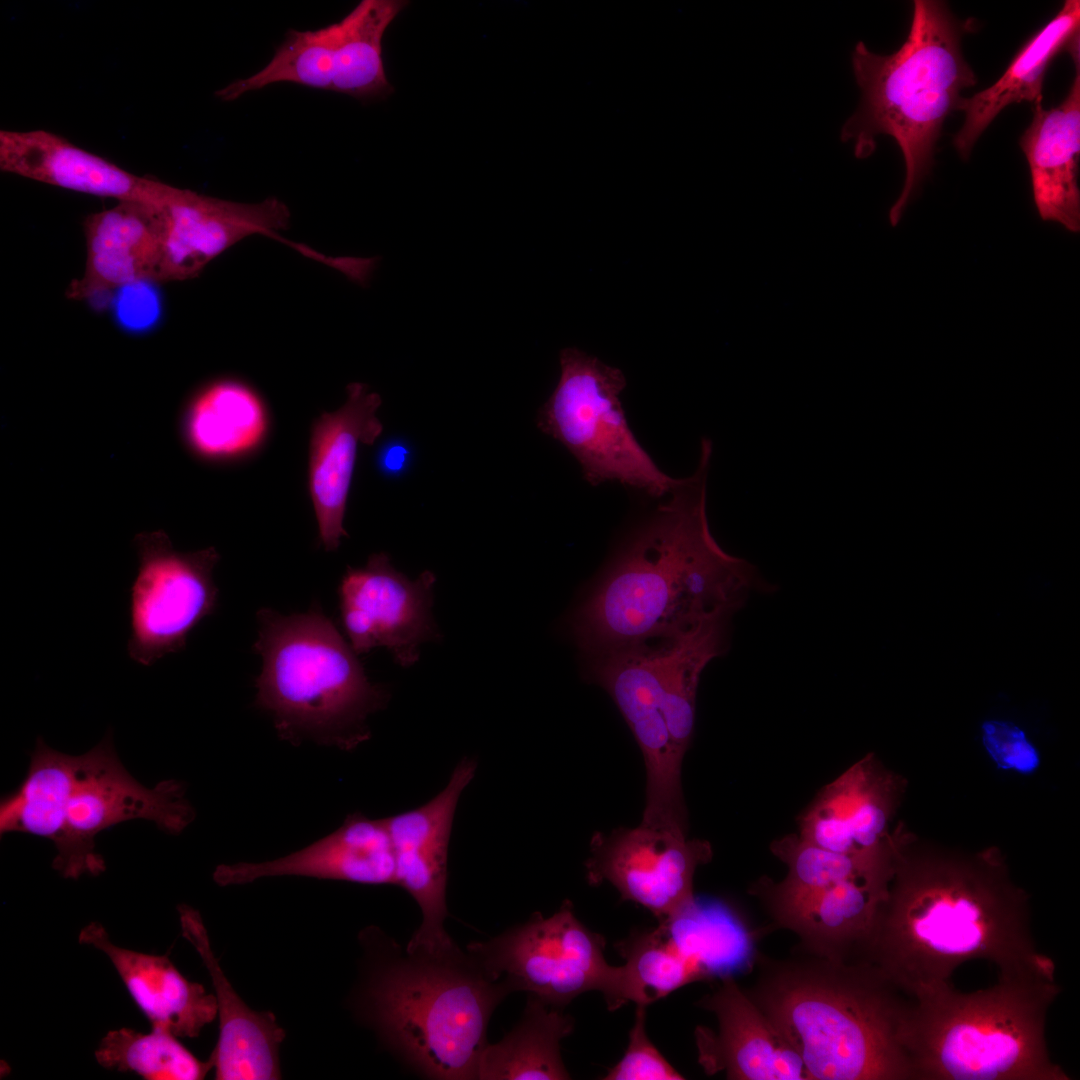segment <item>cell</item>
Returning <instances> with one entry per match:
<instances>
[{
    "label": "cell",
    "mask_w": 1080,
    "mask_h": 1080,
    "mask_svg": "<svg viewBox=\"0 0 1080 1080\" xmlns=\"http://www.w3.org/2000/svg\"><path fill=\"white\" fill-rule=\"evenodd\" d=\"M184 786L164 780L147 788L119 760L109 732L81 755L49 747L40 737L18 788L0 803V835L32 834L53 842L52 865L61 876L78 879L106 870L95 837L118 823L145 819L179 834L194 819Z\"/></svg>",
    "instance_id": "7"
},
{
    "label": "cell",
    "mask_w": 1080,
    "mask_h": 1080,
    "mask_svg": "<svg viewBox=\"0 0 1080 1080\" xmlns=\"http://www.w3.org/2000/svg\"><path fill=\"white\" fill-rule=\"evenodd\" d=\"M407 5L404 0H362L342 18L344 62L333 92L358 100L382 99L392 93L383 63L382 41L389 25Z\"/></svg>",
    "instance_id": "33"
},
{
    "label": "cell",
    "mask_w": 1080,
    "mask_h": 1080,
    "mask_svg": "<svg viewBox=\"0 0 1080 1080\" xmlns=\"http://www.w3.org/2000/svg\"><path fill=\"white\" fill-rule=\"evenodd\" d=\"M1055 972L999 974L971 993L941 982L917 991L904 1029L914 1080H1069L1050 1057L1046 1020Z\"/></svg>",
    "instance_id": "6"
},
{
    "label": "cell",
    "mask_w": 1080,
    "mask_h": 1080,
    "mask_svg": "<svg viewBox=\"0 0 1080 1080\" xmlns=\"http://www.w3.org/2000/svg\"><path fill=\"white\" fill-rule=\"evenodd\" d=\"M659 923L653 929L634 931L616 944L626 960L622 966L625 1004L648 1006L692 981L706 979L711 972L667 922Z\"/></svg>",
    "instance_id": "31"
},
{
    "label": "cell",
    "mask_w": 1080,
    "mask_h": 1080,
    "mask_svg": "<svg viewBox=\"0 0 1080 1080\" xmlns=\"http://www.w3.org/2000/svg\"><path fill=\"white\" fill-rule=\"evenodd\" d=\"M563 1010L529 994L518 1024L483 1049L478 1080L571 1079L560 1044L572 1033L574 1019Z\"/></svg>",
    "instance_id": "29"
},
{
    "label": "cell",
    "mask_w": 1080,
    "mask_h": 1080,
    "mask_svg": "<svg viewBox=\"0 0 1080 1080\" xmlns=\"http://www.w3.org/2000/svg\"><path fill=\"white\" fill-rule=\"evenodd\" d=\"M436 577L431 571L409 579L385 553L364 567H348L339 586L340 614L357 655L384 647L403 667L415 664L421 645L440 639L432 614Z\"/></svg>",
    "instance_id": "14"
},
{
    "label": "cell",
    "mask_w": 1080,
    "mask_h": 1080,
    "mask_svg": "<svg viewBox=\"0 0 1080 1080\" xmlns=\"http://www.w3.org/2000/svg\"><path fill=\"white\" fill-rule=\"evenodd\" d=\"M253 650L262 659L255 705L278 735L351 750L370 737L367 718L390 694L368 679L358 655L317 603L282 615L261 608Z\"/></svg>",
    "instance_id": "8"
},
{
    "label": "cell",
    "mask_w": 1080,
    "mask_h": 1080,
    "mask_svg": "<svg viewBox=\"0 0 1080 1080\" xmlns=\"http://www.w3.org/2000/svg\"><path fill=\"white\" fill-rule=\"evenodd\" d=\"M736 613L723 610L702 619L662 651V708L672 741L683 757L693 735L700 676L727 649L730 621Z\"/></svg>",
    "instance_id": "30"
},
{
    "label": "cell",
    "mask_w": 1080,
    "mask_h": 1080,
    "mask_svg": "<svg viewBox=\"0 0 1080 1080\" xmlns=\"http://www.w3.org/2000/svg\"><path fill=\"white\" fill-rule=\"evenodd\" d=\"M772 853L788 872L779 883L769 878L756 882L751 893L759 898L778 928L786 925L819 894L846 880L868 878L891 882L899 841L888 850L846 854L830 851L803 840L798 834L771 844Z\"/></svg>",
    "instance_id": "26"
},
{
    "label": "cell",
    "mask_w": 1080,
    "mask_h": 1080,
    "mask_svg": "<svg viewBox=\"0 0 1080 1080\" xmlns=\"http://www.w3.org/2000/svg\"><path fill=\"white\" fill-rule=\"evenodd\" d=\"M138 571L130 589V658L151 666L186 647L190 632L218 605L214 547L194 552L174 549L163 530L134 538Z\"/></svg>",
    "instance_id": "11"
},
{
    "label": "cell",
    "mask_w": 1080,
    "mask_h": 1080,
    "mask_svg": "<svg viewBox=\"0 0 1080 1080\" xmlns=\"http://www.w3.org/2000/svg\"><path fill=\"white\" fill-rule=\"evenodd\" d=\"M864 959L910 997L973 959L999 974L1055 971L1035 947L1029 895L998 847L959 850L906 827Z\"/></svg>",
    "instance_id": "1"
},
{
    "label": "cell",
    "mask_w": 1080,
    "mask_h": 1080,
    "mask_svg": "<svg viewBox=\"0 0 1080 1080\" xmlns=\"http://www.w3.org/2000/svg\"><path fill=\"white\" fill-rule=\"evenodd\" d=\"M746 993L800 1056L808 1080H914L912 997L866 960L760 955Z\"/></svg>",
    "instance_id": "3"
},
{
    "label": "cell",
    "mask_w": 1080,
    "mask_h": 1080,
    "mask_svg": "<svg viewBox=\"0 0 1080 1080\" xmlns=\"http://www.w3.org/2000/svg\"><path fill=\"white\" fill-rule=\"evenodd\" d=\"M668 643L620 647L583 658L587 679L611 696L643 754L646 803L641 824L687 833L683 756L662 708L660 660Z\"/></svg>",
    "instance_id": "12"
},
{
    "label": "cell",
    "mask_w": 1080,
    "mask_h": 1080,
    "mask_svg": "<svg viewBox=\"0 0 1080 1080\" xmlns=\"http://www.w3.org/2000/svg\"><path fill=\"white\" fill-rule=\"evenodd\" d=\"M273 876H304L366 885L396 884V859L385 819L350 814L331 834L285 857L219 865L214 881L239 885Z\"/></svg>",
    "instance_id": "21"
},
{
    "label": "cell",
    "mask_w": 1080,
    "mask_h": 1080,
    "mask_svg": "<svg viewBox=\"0 0 1080 1080\" xmlns=\"http://www.w3.org/2000/svg\"><path fill=\"white\" fill-rule=\"evenodd\" d=\"M711 858L707 841L640 823L594 835L587 878L592 885L609 882L623 900L641 905L662 922L694 905V874Z\"/></svg>",
    "instance_id": "13"
},
{
    "label": "cell",
    "mask_w": 1080,
    "mask_h": 1080,
    "mask_svg": "<svg viewBox=\"0 0 1080 1080\" xmlns=\"http://www.w3.org/2000/svg\"><path fill=\"white\" fill-rule=\"evenodd\" d=\"M182 936L195 948L215 990L219 1038L209 1060L219 1080L280 1078L279 1046L285 1032L270 1012L250 1009L225 976L211 948L201 915L178 907Z\"/></svg>",
    "instance_id": "23"
},
{
    "label": "cell",
    "mask_w": 1080,
    "mask_h": 1080,
    "mask_svg": "<svg viewBox=\"0 0 1080 1080\" xmlns=\"http://www.w3.org/2000/svg\"><path fill=\"white\" fill-rule=\"evenodd\" d=\"M710 440L694 473L621 545L565 625L583 657L671 641L722 610L739 611L751 592L772 593L749 561L727 553L707 517Z\"/></svg>",
    "instance_id": "2"
},
{
    "label": "cell",
    "mask_w": 1080,
    "mask_h": 1080,
    "mask_svg": "<svg viewBox=\"0 0 1080 1080\" xmlns=\"http://www.w3.org/2000/svg\"><path fill=\"white\" fill-rule=\"evenodd\" d=\"M164 205L141 201L89 214L83 223L86 260L67 298L89 300L142 282H160L165 234Z\"/></svg>",
    "instance_id": "19"
},
{
    "label": "cell",
    "mask_w": 1080,
    "mask_h": 1080,
    "mask_svg": "<svg viewBox=\"0 0 1080 1080\" xmlns=\"http://www.w3.org/2000/svg\"><path fill=\"white\" fill-rule=\"evenodd\" d=\"M266 429V415L257 394L233 380L204 388L193 400L186 431L190 445L205 457L241 454L258 444Z\"/></svg>",
    "instance_id": "32"
},
{
    "label": "cell",
    "mask_w": 1080,
    "mask_h": 1080,
    "mask_svg": "<svg viewBox=\"0 0 1080 1080\" xmlns=\"http://www.w3.org/2000/svg\"><path fill=\"white\" fill-rule=\"evenodd\" d=\"M697 1006L713 1013L717 1031L695 1029L698 1062L708 1075L732 1080H808L803 1062L768 1017L731 976Z\"/></svg>",
    "instance_id": "18"
},
{
    "label": "cell",
    "mask_w": 1080,
    "mask_h": 1080,
    "mask_svg": "<svg viewBox=\"0 0 1080 1080\" xmlns=\"http://www.w3.org/2000/svg\"><path fill=\"white\" fill-rule=\"evenodd\" d=\"M1019 144L1028 162L1039 216L1079 232L1080 70L1060 105L1044 109L1042 97L1033 103L1031 124Z\"/></svg>",
    "instance_id": "25"
},
{
    "label": "cell",
    "mask_w": 1080,
    "mask_h": 1080,
    "mask_svg": "<svg viewBox=\"0 0 1080 1080\" xmlns=\"http://www.w3.org/2000/svg\"><path fill=\"white\" fill-rule=\"evenodd\" d=\"M561 375L539 410L537 426L561 442L596 486L618 481L650 496L669 493L676 479L662 472L629 428L619 395L626 379L577 348L560 352Z\"/></svg>",
    "instance_id": "9"
},
{
    "label": "cell",
    "mask_w": 1080,
    "mask_h": 1080,
    "mask_svg": "<svg viewBox=\"0 0 1080 1080\" xmlns=\"http://www.w3.org/2000/svg\"><path fill=\"white\" fill-rule=\"evenodd\" d=\"M407 457L408 451L404 446L392 445L384 452L382 464L386 470L397 472L405 466Z\"/></svg>",
    "instance_id": "37"
},
{
    "label": "cell",
    "mask_w": 1080,
    "mask_h": 1080,
    "mask_svg": "<svg viewBox=\"0 0 1080 1080\" xmlns=\"http://www.w3.org/2000/svg\"><path fill=\"white\" fill-rule=\"evenodd\" d=\"M0 169L80 193L161 206L177 189L124 170L46 130H1Z\"/></svg>",
    "instance_id": "20"
},
{
    "label": "cell",
    "mask_w": 1080,
    "mask_h": 1080,
    "mask_svg": "<svg viewBox=\"0 0 1080 1080\" xmlns=\"http://www.w3.org/2000/svg\"><path fill=\"white\" fill-rule=\"evenodd\" d=\"M646 1007L636 1005L634 1024L629 1033L628 1047L604 1080H682L679 1073L661 1054L646 1034Z\"/></svg>",
    "instance_id": "35"
},
{
    "label": "cell",
    "mask_w": 1080,
    "mask_h": 1080,
    "mask_svg": "<svg viewBox=\"0 0 1080 1080\" xmlns=\"http://www.w3.org/2000/svg\"><path fill=\"white\" fill-rule=\"evenodd\" d=\"M982 742L997 768L1024 775L1035 772L1040 754L1025 733L1006 721L991 720L982 725Z\"/></svg>",
    "instance_id": "36"
},
{
    "label": "cell",
    "mask_w": 1080,
    "mask_h": 1080,
    "mask_svg": "<svg viewBox=\"0 0 1080 1080\" xmlns=\"http://www.w3.org/2000/svg\"><path fill=\"white\" fill-rule=\"evenodd\" d=\"M1080 1L1066 0L1057 14L1035 33L1012 59L1003 75L991 86L963 97L958 111L964 122L953 144L960 157L968 159L980 135L1008 105L1042 97L1046 70L1053 57L1079 31Z\"/></svg>",
    "instance_id": "28"
},
{
    "label": "cell",
    "mask_w": 1080,
    "mask_h": 1080,
    "mask_svg": "<svg viewBox=\"0 0 1080 1080\" xmlns=\"http://www.w3.org/2000/svg\"><path fill=\"white\" fill-rule=\"evenodd\" d=\"M476 768L475 760L463 758L446 787L430 801L385 818L395 853L396 884L413 897L422 913L409 950H439L454 942L444 928L448 845L458 800Z\"/></svg>",
    "instance_id": "16"
},
{
    "label": "cell",
    "mask_w": 1080,
    "mask_h": 1080,
    "mask_svg": "<svg viewBox=\"0 0 1080 1080\" xmlns=\"http://www.w3.org/2000/svg\"><path fill=\"white\" fill-rule=\"evenodd\" d=\"M383 942L361 995L367 1020L419 1075L478 1079L490 1018L510 994L505 984L455 942L434 951Z\"/></svg>",
    "instance_id": "4"
},
{
    "label": "cell",
    "mask_w": 1080,
    "mask_h": 1080,
    "mask_svg": "<svg viewBox=\"0 0 1080 1080\" xmlns=\"http://www.w3.org/2000/svg\"><path fill=\"white\" fill-rule=\"evenodd\" d=\"M604 948V937L588 929L565 900L553 915L536 912L490 940L469 943L466 950L510 993L526 991L564 1009L579 995L598 991L614 1011L625 1005L623 970L607 963Z\"/></svg>",
    "instance_id": "10"
},
{
    "label": "cell",
    "mask_w": 1080,
    "mask_h": 1080,
    "mask_svg": "<svg viewBox=\"0 0 1080 1080\" xmlns=\"http://www.w3.org/2000/svg\"><path fill=\"white\" fill-rule=\"evenodd\" d=\"M906 787L905 778L868 754L821 791L800 818L798 835L839 853L885 850L896 840L890 826Z\"/></svg>",
    "instance_id": "17"
},
{
    "label": "cell",
    "mask_w": 1080,
    "mask_h": 1080,
    "mask_svg": "<svg viewBox=\"0 0 1080 1080\" xmlns=\"http://www.w3.org/2000/svg\"><path fill=\"white\" fill-rule=\"evenodd\" d=\"M165 234L160 282L197 277L226 250L252 235H264L330 266L331 256L281 234L290 225L288 206L276 197L242 203L178 188L164 205Z\"/></svg>",
    "instance_id": "15"
},
{
    "label": "cell",
    "mask_w": 1080,
    "mask_h": 1080,
    "mask_svg": "<svg viewBox=\"0 0 1080 1080\" xmlns=\"http://www.w3.org/2000/svg\"><path fill=\"white\" fill-rule=\"evenodd\" d=\"M889 886L857 878L823 891L785 927L799 939L794 950L835 962L864 960Z\"/></svg>",
    "instance_id": "27"
},
{
    "label": "cell",
    "mask_w": 1080,
    "mask_h": 1080,
    "mask_svg": "<svg viewBox=\"0 0 1080 1080\" xmlns=\"http://www.w3.org/2000/svg\"><path fill=\"white\" fill-rule=\"evenodd\" d=\"M907 38L882 55L862 41L853 48L852 69L861 90L856 111L841 129L854 155L867 158L879 135L891 136L905 163L902 190L888 218L896 226L931 171L935 144L945 119L958 111L961 91L976 75L961 50L963 27L942 1L915 0Z\"/></svg>",
    "instance_id": "5"
},
{
    "label": "cell",
    "mask_w": 1080,
    "mask_h": 1080,
    "mask_svg": "<svg viewBox=\"0 0 1080 1080\" xmlns=\"http://www.w3.org/2000/svg\"><path fill=\"white\" fill-rule=\"evenodd\" d=\"M95 1058L106 1069L134 1072L147 1080H199L213 1068L209 1059L201 1061L161 1027L148 1033L112 1029L100 1040Z\"/></svg>",
    "instance_id": "34"
},
{
    "label": "cell",
    "mask_w": 1080,
    "mask_h": 1080,
    "mask_svg": "<svg viewBox=\"0 0 1080 1080\" xmlns=\"http://www.w3.org/2000/svg\"><path fill=\"white\" fill-rule=\"evenodd\" d=\"M381 402L367 385L350 383L344 405L322 414L313 426L309 486L326 551L336 550L347 537L343 520L358 446L372 445L381 435L383 426L376 416Z\"/></svg>",
    "instance_id": "22"
},
{
    "label": "cell",
    "mask_w": 1080,
    "mask_h": 1080,
    "mask_svg": "<svg viewBox=\"0 0 1080 1080\" xmlns=\"http://www.w3.org/2000/svg\"><path fill=\"white\" fill-rule=\"evenodd\" d=\"M78 941L108 957L152 1027L164 1028L178 1038H193L216 1018L215 996L207 993L201 984L185 978L167 956L115 945L98 922L86 925Z\"/></svg>",
    "instance_id": "24"
}]
</instances>
